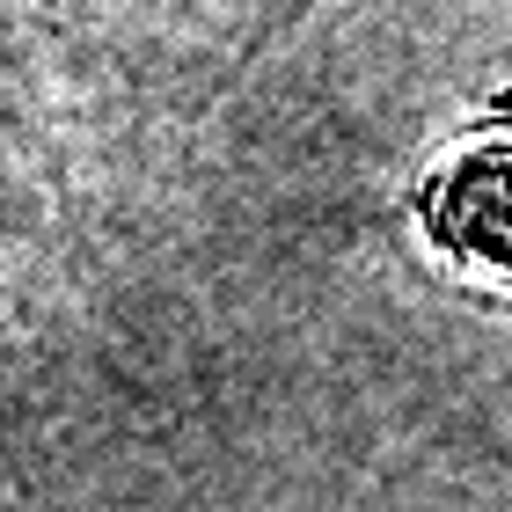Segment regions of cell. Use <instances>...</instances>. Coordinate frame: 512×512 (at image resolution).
Returning <instances> with one entry per match:
<instances>
[{"label": "cell", "mask_w": 512, "mask_h": 512, "mask_svg": "<svg viewBox=\"0 0 512 512\" xmlns=\"http://www.w3.org/2000/svg\"><path fill=\"white\" fill-rule=\"evenodd\" d=\"M417 227L439 256L512 278V132L454 147L417 191Z\"/></svg>", "instance_id": "6da1fadb"}]
</instances>
